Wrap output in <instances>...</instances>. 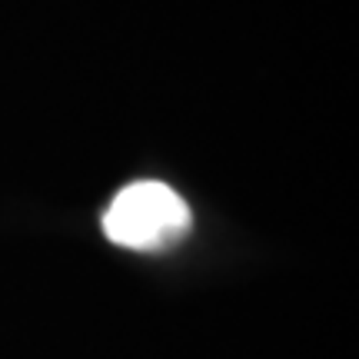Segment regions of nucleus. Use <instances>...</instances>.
Masks as SVG:
<instances>
[{"label": "nucleus", "instance_id": "obj_1", "mask_svg": "<svg viewBox=\"0 0 359 359\" xmlns=\"http://www.w3.org/2000/svg\"><path fill=\"white\" fill-rule=\"evenodd\" d=\"M190 226L193 217L187 200L160 180H140L123 187L103 213L107 240L140 253L180 243L190 233Z\"/></svg>", "mask_w": 359, "mask_h": 359}]
</instances>
